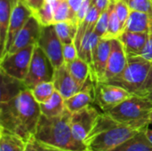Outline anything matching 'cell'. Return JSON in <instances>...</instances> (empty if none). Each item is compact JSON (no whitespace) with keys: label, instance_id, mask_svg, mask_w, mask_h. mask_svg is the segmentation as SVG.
I'll return each instance as SVG.
<instances>
[{"label":"cell","instance_id":"cell-15","mask_svg":"<svg viewBox=\"0 0 152 151\" xmlns=\"http://www.w3.org/2000/svg\"><path fill=\"white\" fill-rule=\"evenodd\" d=\"M53 82L55 90L63 97L64 100L82 91L81 87L72 77L65 63L55 69Z\"/></svg>","mask_w":152,"mask_h":151},{"label":"cell","instance_id":"cell-1","mask_svg":"<svg viewBox=\"0 0 152 151\" xmlns=\"http://www.w3.org/2000/svg\"><path fill=\"white\" fill-rule=\"evenodd\" d=\"M41 115L39 103L26 89L11 101L0 102V129L27 142L34 137Z\"/></svg>","mask_w":152,"mask_h":151},{"label":"cell","instance_id":"cell-20","mask_svg":"<svg viewBox=\"0 0 152 151\" xmlns=\"http://www.w3.org/2000/svg\"><path fill=\"white\" fill-rule=\"evenodd\" d=\"M65 65L67 66L74 80L83 91L86 82L91 77V66L79 57L69 63H65Z\"/></svg>","mask_w":152,"mask_h":151},{"label":"cell","instance_id":"cell-17","mask_svg":"<svg viewBox=\"0 0 152 151\" xmlns=\"http://www.w3.org/2000/svg\"><path fill=\"white\" fill-rule=\"evenodd\" d=\"M1 76V96L0 102H6L19 95L21 92L28 89L22 80L15 78L0 69Z\"/></svg>","mask_w":152,"mask_h":151},{"label":"cell","instance_id":"cell-7","mask_svg":"<svg viewBox=\"0 0 152 151\" xmlns=\"http://www.w3.org/2000/svg\"><path fill=\"white\" fill-rule=\"evenodd\" d=\"M35 45L36 44L29 45L17 52L6 53L1 58L0 69L15 78L23 81L29 69Z\"/></svg>","mask_w":152,"mask_h":151},{"label":"cell","instance_id":"cell-18","mask_svg":"<svg viewBox=\"0 0 152 151\" xmlns=\"http://www.w3.org/2000/svg\"><path fill=\"white\" fill-rule=\"evenodd\" d=\"M18 0H0V58L4 55L12 12Z\"/></svg>","mask_w":152,"mask_h":151},{"label":"cell","instance_id":"cell-45","mask_svg":"<svg viewBox=\"0 0 152 151\" xmlns=\"http://www.w3.org/2000/svg\"><path fill=\"white\" fill-rule=\"evenodd\" d=\"M118 1H122V0H110V2H112V3H116V2H118Z\"/></svg>","mask_w":152,"mask_h":151},{"label":"cell","instance_id":"cell-2","mask_svg":"<svg viewBox=\"0 0 152 151\" xmlns=\"http://www.w3.org/2000/svg\"><path fill=\"white\" fill-rule=\"evenodd\" d=\"M70 115L68 110L55 117L41 115L34 135L35 139L43 145L61 150L88 151L87 144L73 135L69 125Z\"/></svg>","mask_w":152,"mask_h":151},{"label":"cell","instance_id":"cell-34","mask_svg":"<svg viewBox=\"0 0 152 151\" xmlns=\"http://www.w3.org/2000/svg\"><path fill=\"white\" fill-rule=\"evenodd\" d=\"M78 57L77 49L75 45V43L63 44V59L64 63H69L76 60Z\"/></svg>","mask_w":152,"mask_h":151},{"label":"cell","instance_id":"cell-23","mask_svg":"<svg viewBox=\"0 0 152 151\" xmlns=\"http://www.w3.org/2000/svg\"><path fill=\"white\" fill-rule=\"evenodd\" d=\"M39 105L42 115L47 117H55L61 116L67 110L63 97L56 90L50 99Z\"/></svg>","mask_w":152,"mask_h":151},{"label":"cell","instance_id":"cell-31","mask_svg":"<svg viewBox=\"0 0 152 151\" xmlns=\"http://www.w3.org/2000/svg\"><path fill=\"white\" fill-rule=\"evenodd\" d=\"M110 4H110L109 7L103 11L100 17H99V20L95 25V28H94V33L100 36L101 38L105 35L106 31H107V28H108V25H109V20H110Z\"/></svg>","mask_w":152,"mask_h":151},{"label":"cell","instance_id":"cell-29","mask_svg":"<svg viewBox=\"0 0 152 151\" xmlns=\"http://www.w3.org/2000/svg\"><path fill=\"white\" fill-rule=\"evenodd\" d=\"M30 90L35 100L41 104L52 97L55 92V87L53 82H44L35 85L34 87L30 88Z\"/></svg>","mask_w":152,"mask_h":151},{"label":"cell","instance_id":"cell-40","mask_svg":"<svg viewBox=\"0 0 152 151\" xmlns=\"http://www.w3.org/2000/svg\"><path fill=\"white\" fill-rule=\"evenodd\" d=\"M110 3V0H91V4L94 5L101 12L105 11Z\"/></svg>","mask_w":152,"mask_h":151},{"label":"cell","instance_id":"cell-37","mask_svg":"<svg viewBox=\"0 0 152 151\" xmlns=\"http://www.w3.org/2000/svg\"><path fill=\"white\" fill-rule=\"evenodd\" d=\"M91 0H85L81 5V7L79 8L78 12H77L76 14V21L77 23V25L79 26L82 21L85 20L86 16L87 15L88 12H89V9L91 7Z\"/></svg>","mask_w":152,"mask_h":151},{"label":"cell","instance_id":"cell-44","mask_svg":"<svg viewBox=\"0 0 152 151\" xmlns=\"http://www.w3.org/2000/svg\"><path fill=\"white\" fill-rule=\"evenodd\" d=\"M150 125H152V111L150 115Z\"/></svg>","mask_w":152,"mask_h":151},{"label":"cell","instance_id":"cell-42","mask_svg":"<svg viewBox=\"0 0 152 151\" xmlns=\"http://www.w3.org/2000/svg\"><path fill=\"white\" fill-rule=\"evenodd\" d=\"M39 143H40V142H39ZM40 145H41V147H42V149H43V150L44 151H69V150H58V149H55V148H53V147H49V146L43 145V144H41V143H40Z\"/></svg>","mask_w":152,"mask_h":151},{"label":"cell","instance_id":"cell-10","mask_svg":"<svg viewBox=\"0 0 152 151\" xmlns=\"http://www.w3.org/2000/svg\"><path fill=\"white\" fill-rule=\"evenodd\" d=\"M100 114L101 113L92 105L71 113L69 125L76 139L86 143Z\"/></svg>","mask_w":152,"mask_h":151},{"label":"cell","instance_id":"cell-12","mask_svg":"<svg viewBox=\"0 0 152 151\" xmlns=\"http://www.w3.org/2000/svg\"><path fill=\"white\" fill-rule=\"evenodd\" d=\"M42 27L43 26L40 24L38 20L32 15L17 34L7 53H12L27 46L37 44L40 37Z\"/></svg>","mask_w":152,"mask_h":151},{"label":"cell","instance_id":"cell-5","mask_svg":"<svg viewBox=\"0 0 152 151\" xmlns=\"http://www.w3.org/2000/svg\"><path fill=\"white\" fill-rule=\"evenodd\" d=\"M141 130L130 125L118 124L116 126L91 137L86 142L88 151L113 150Z\"/></svg>","mask_w":152,"mask_h":151},{"label":"cell","instance_id":"cell-38","mask_svg":"<svg viewBox=\"0 0 152 151\" xmlns=\"http://www.w3.org/2000/svg\"><path fill=\"white\" fill-rule=\"evenodd\" d=\"M23 1L31 9L33 13H35L45 5L47 0H23Z\"/></svg>","mask_w":152,"mask_h":151},{"label":"cell","instance_id":"cell-16","mask_svg":"<svg viewBox=\"0 0 152 151\" xmlns=\"http://www.w3.org/2000/svg\"><path fill=\"white\" fill-rule=\"evenodd\" d=\"M148 33L124 31L118 37L127 57L140 56L147 43Z\"/></svg>","mask_w":152,"mask_h":151},{"label":"cell","instance_id":"cell-36","mask_svg":"<svg viewBox=\"0 0 152 151\" xmlns=\"http://www.w3.org/2000/svg\"><path fill=\"white\" fill-rule=\"evenodd\" d=\"M140 56L152 61V17H151V20H150V27H149V31H148V36H147L146 46Z\"/></svg>","mask_w":152,"mask_h":151},{"label":"cell","instance_id":"cell-39","mask_svg":"<svg viewBox=\"0 0 152 151\" xmlns=\"http://www.w3.org/2000/svg\"><path fill=\"white\" fill-rule=\"evenodd\" d=\"M25 151H44L40 143L35 139V137L31 138L27 142V146Z\"/></svg>","mask_w":152,"mask_h":151},{"label":"cell","instance_id":"cell-6","mask_svg":"<svg viewBox=\"0 0 152 151\" xmlns=\"http://www.w3.org/2000/svg\"><path fill=\"white\" fill-rule=\"evenodd\" d=\"M55 69L45 54L37 45H35L28 72L23 80L26 86L30 89L35 85L44 82H53Z\"/></svg>","mask_w":152,"mask_h":151},{"label":"cell","instance_id":"cell-19","mask_svg":"<svg viewBox=\"0 0 152 151\" xmlns=\"http://www.w3.org/2000/svg\"><path fill=\"white\" fill-rule=\"evenodd\" d=\"M148 127L142 129L135 135L111 151H152V142L146 133Z\"/></svg>","mask_w":152,"mask_h":151},{"label":"cell","instance_id":"cell-35","mask_svg":"<svg viewBox=\"0 0 152 151\" xmlns=\"http://www.w3.org/2000/svg\"><path fill=\"white\" fill-rule=\"evenodd\" d=\"M136 95L152 99V61L151 67L149 75L147 77V79L145 80V82H144L143 85L141 87V89L137 92Z\"/></svg>","mask_w":152,"mask_h":151},{"label":"cell","instance_id":"cell-26","mask_svg":"<svg viewBox=\"0 0 152 151\" xmlns=\"http://www.w3.org/2000/svg\"><path fill=\"white\" fill-rule=\"evenodd\" d=\"M57 35L62 44L73 43L78 29V25L76 20H69L54 24Z\"/></svg>","mask_w":152,"mask_h":151},{"label":"cell","instance_id":"cell-21","mask_svg":"<svg viewBox=\"0 0 152 151\" xmlns=\"http://www.w3.org/2000/svg\"><path fill=\"white\" fill-rule=\"evenodd\" d=\"M151 17V16L147 12L131 10L128 19L125 24L124 31L148 33Z\"/></svg>","mask_w":152,"mask_h":151},{"label":"cell","instance_id":"cell-3","mask_svg":"<svg viewBox=\"0 0 152 151\" xmlns=\"http://www.w3.org/2000/svg\"><path fill=\"white\" fill-rule=\"evenodd\" d=\"M151 111L152 99L133 94L105 113L119 124L142 129L150 126V115Z\"/></svg>","mask_w":152,"mask_h":151},{"label":"cell","instance_id":"cell-32","mask_svg":"<svg viewBox=\"0 0 152 151\" xmlns=\"http://www.w3.org/2000/svg\"><path fill=\"white\" fill-rule=\"evenodd\" d=\"M114 9H115V12H116L118 19L120 20L123 27H125V24L128 19L130 12H131V9H130L128 4L126 3V0L116 2V3H114Z\"/></svg>","mask_w":152,"mask_h":151},{"label":"cell","instance_id":"cell-28","mask_svg":"<svg viewBox=\"0 0 152 151\" xmlns=\"http://www.w3.org/2000/svg\"><path fill=\"white\" fill-rule=\"evenodd\" d=\"M124 32V27L118 19L115 9H114V3L111 2L110 4V20H109V25L107 31L105 35L102 37V39H107V40H112L118 38L121 34Z\"/></svg>","mask_w":152,"mask_h":151},{"label":"cell","instance_id":"cell-46","mask_svg":"<svg viewBox=\"0 0 152 151\" xmlns=\"http://www.w3.org/2000/svg\"><path fill=\"white\" fill-rule=\"evenodd\" d=\"M151 4H152V0H151Z\"/></svg>","mask_w":152,"mask_h":151},{"label":"cell","instance_id":"cell-27","mask_svg":"<svg viewBox=\"0 0 152 151\" xmlns=\"http://www.w3.org/2000/svg\"><path fill=\"white\" fill-rule=\"evenodd\" d=\"M52 3L54 24L65 20H76V14L71 10L68 0H47Z\"/></svg>","mask_w":152,"mask_h":151},{"label":"cell","instance_id":"cell-13","mask_svg":"<svg viewBox=\"0 0 152 151\" xmlns=\"http://www.w3.org/2000/svg\"><path fill=\"white\" fill-rule=\"evenodd\" d=\"M127 63V56L118 38L110 40V53L102 83L119 75Z\"/></svg>","mask_w":152,"mask_h":151},{"label":"cell","instance_id":"cell-14","mask_svg":"<svg viewBox=\"0 0 152 151\" xmlns=\"http://www.w3.org/2000/svg\"><path fill=\"white\" fill-rule=\"evenodd\" d=\"M110 53V40L101 38L92 55L91 64V76L93 80L102 82L103 80L105 71L107 69V63Z\"/></svg>","mask_w":152,"mask_h":151},{"label":"cell","instance_id":"cell-9","mask_svg":"<svg viewBox=\"0 0 152 151\" xmlns=\"http://www.w3.org/2000/svg\"><path fill=\"white\" fill-rule=\"evenodd\" d=\"M37 44L45 53L55 69L64 63L63 44L57 35L54 24L42 27L40 37Z\"/></svg>","mask_w":152,"mask_h":151},{"label":"cell","instance_id":"cell-33","mask_svg":"<svg viewBox=\"0 0 152 151\" xmlns=\"http://www.w3.org/2000/svg\"><path fill=\"white\" fill-rule=\"evenodd\" d=\"M131 10L149 13L152 17V4L151 0H126Z\"/></svg>","mask_w":152,"mask_h":151},{"label":"cell","instance_id":"cell-4","mask_svg":"<svg viewBox=\"0 0 152 151\" xmlns=\"http://www.w3.org/2000/svg\"><path fill=\"white\" fill-rule=\"evenodd\" d=\"M151 67V61L142 56L127 57V63L124 70L104 83L122 87L129 93L136 94L147 79Z\"/></svg>","mask_w":152,"mask_h":151},{"label":"cell","instance_id":"cell-25","mask_svg":"<svg viewBox=\"0 0 152 151\" xmlns=\"http://www.w3.org/2000/svg\"><path fill=\"white\" fill-rule=\"evenodd\" d=\"M27 142L17 135L0 129V151H25Z\"/></svg>","mask_w":152,"mask_h":151},{"label":"cell","instance_id":"cell-8","mask_svg":"<svg viewBox=\"0 0 152 151\" xmlns=\"http://www.w3.org/2000/svg\"><path fill=\"white\" fill-rule=\"evenodd\" d=\"M132 95L122 87L102 82L94 83V103L102 112H108Z\"/></svg>","mask_w":152,"mask_h":151},{"label":"cell","instance_id":"cell-22","mask_svg":"<svg viewBox=\"0 0 152 151\" xmlns=\"http://www.w3.org/2000/svg\"><path fill=\"white\" fill-rule=\"evenodd\" d=\"M94 102V92L93 91H80L73 96L64 100L66 109L74 113L81 110Z\"/></svg>","mask_w":152,"mask_h":151},{"label":"cell","instance_id":"cell-30","mask_svg":"<svg viewBox=\"0 0 152 151\" xmlns=\"http://www.w3.org/2000/svg\"><path fill=\"white\" fill-rule=\"evenodd\" d=\"M33 15L38 20L42 26H48L54 24V18H53V9L52 3L46 1L45 5L39 9L37 12L33 13Z\"/></svg>","mask_w":152,"mask_h":151},{"label":"cell","instance_id":"cell-11","mask_svg":"<svg viewBox=\"0 0 152 151\" xmlns=\"http://www.w3.org/2000/svg\"><path fill=\"white\" fill-rule=\"evenodd\" d=\"M32 15H33V12L24 3V1L23 0H18L16 5L14 6L13 10L12 12L10 24H9V28H8L7 36H6L4 53V55L2 57H4L7 53V52L9 51V49L11 48V46L13 43L17 34L24 27V25L26 24L28 20Z\"/></svg>","mask_w":152,"mask_h":151},{"label":"cell","instance_id":"cell-43","mask_svg":"<svg viewBox=\"0 0 152 151\" xmlns=\"http://www.w3.org/2000/svg\"><path fill=\"white\" fill-rule=\"evenodd\" d=\"M146 133H147V136H148L149 140L152 142V129H151L150 127H148L146 129Z\"/></svg>","mask_w":152,"mask_h":151},{"label":"cell","instance_id":"cell-24","mask_svg":"<svg viewBox=\"0 0 152 151\" xmlns=\"http://www.w3.org/2000/svg\"><path fill=\"white\" fill-rule=\"evenodd\" d=\"M101 37L98 36L94 29L88 30L80 44V46L77 50L78 52V57L86 61L90 66L92 64V55H93V51L94 50L95 46L99 43Z\"/></svg>","mask_w":152,"mask_h":151},{"label":"cell","instance_id":"cell-41","mask_svg":"<svg viewBox=\"0 0 152 151\" xmlns=\"http://www.w3.org/2000/svg\"><path fill=\"white\" fill-rule=\"evenodd\" d=\"M84 1L85 0H68V3L70 6L71 10L73 11V12L75 14H77V12H78V10L81 7Z\"/></svg>","mask_w":152,"mask_h":151}]
</instances>
